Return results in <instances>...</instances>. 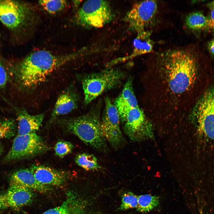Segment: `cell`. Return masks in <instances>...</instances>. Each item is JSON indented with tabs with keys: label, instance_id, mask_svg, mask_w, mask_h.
<instances>
[{
	"label": "cell",
	"instance_id": "obj_5",
	"mask_svg": "<svg viewBox=\"0 0 214 214\" xmlns=\"http://www.w3.org/2000/svg\"><path fill=\"white\" fill-rule=\"evenodd\" d=\"M114 15L109 2L104 0L85 1L77 12V24L87 28H100L111 21Z\"/></svg>",
	"mask_w": 214,
	"mask_h": 214
},
{
	"label": "cell",
	"instance_id": "obj_21",
	"mask_svg": "<svg viewBox=\"0 0 214 214\" xmlns=\"http://www.w3.org/2000/svg\"><path fill=\"white\" fill-rule=\"evenodd\" d=\"M138 211L142 212H149L157 207L159 204V198L156 196L144 194L138 196Z\"/></svg>",
	"mask_w": 214,
	"mask_h": 214
},
{
	"label": "cell",
	"instance_id": "obj_9",
	"mask_svg": "<svg viewBox=\"0 0 214 214\" xmlns=\"http://www.w3.org/2000/svg\"><path fill=\"white\" fill-rule=\"evenodd\" d=\"M121 122L125 133L133 141H139L153 137L152 125L139 107L130 110Z\"/></svg>",
	"mask_w": 214,
	"mask_h": 214
},
{
	"label": "cell",
	"instance_id": "obj_30",
	"mask_svg": "<svg viewBox=\"0 0 214 214\" xmlns=\"http://www.w3.org/2000/svg\"><path fill=\"white\" fill-rule=\"evenodd\" d=\"M207 6L211 10H214V1L208 3L207 4Z\"/></svg>",
	"mask_w": 214,
	"mask_h": 214
},
{
	"label": "cell",
	"instance_id": "obj_31",
	"mask_svg": "<svg viewBox=\"0 0 214 214\" xmlns=\"http://www.w3.org/2000/svg\"><path fill=\"white\" fill-rule=\"evenodd\" d=\"M3 150V147L2 145L0 144V155L1 154Z\"/></svg>",
	"mask_w": 214,
	"mask_h": 214
},
{
	"label": "cell",
	"instance_id": "obj_16",
	"mask_svg": "<svg viewBox=\"0 0 214 214\" xmlns=\"http://www.w3.org/2000/svg\"><path fill=\"white\" fill-rule=\"evenodd\" d=\"M17 112V135L35 132L39 129L44 119L43 114L32 115L24 109H18Z\"/></svg>",
	"mask_w": 214,
	"mask_h": 214
},
{
	"label": "cell",
	"instance_id": "obj_10",
	"mask_svg": "<svg viewBox=\"0 0 214 214\" xmlns=\"http://www.w3.org/2000/svg\"><path fill=\"white\" fill-rule=\"evenodd\" d=\"M120 119L117 108L110 98L105 99V107L101 119V130L108 141L114 148L123 145L124 139L120 127Z\"/></svg>",
	"mask_w": 214,
	"mask_h": 214
},
{
	"label": "cell",
	"instance_id": "obj_1",
	"mask_svg": "<svg viewBox=\"0 0 214 214\" xmlns=\"http://www.w3.org/2000/svg\"><path fill=\"white\" fill-rule=\"evenodd\" d=\"M197 59L195 53L183 49L169 50L159 54L158 68L166 90L171 95H183L193 85L197 76Z\"/></svg>",
	"mask_w": 214,
	"mask_h": 214
},
{
	"label": "cell",
	"instance_id": "obj_12",
	"mask_svg": "<svg viewBox=\"0 0 214 214\" xmlns=\"http://www.w3.org/2000/svg\"><path fill=\"white\" fill-rule=\"evenodd\" d=\"M34 194L32 190L18 185H10L0 193V210L18 209L30 204Z\"/></svg>",
	"mask_w": 214,
	"mask_h": 214
},
{
	"label": "cell",
	"instance_id": "obj_17",
	"mask_svg": "<svg viewBox=\"0 0 214 214\" xmlns=\"http://www.w3.org/2000/svg\"><path fill=\"white\" fill-rule=\"evenodd\" d=\"M10 185H18L41 193L46 192L49 187L40 184L30 169H19L14 172L10 180Z\"/></svg>",
	"mask_w": 214,
	"mask_h": 214
},
{
	"label": "cell",
	"instance_id": "obj_2",
	"mask_svg": "<svg viewBox=\"0 0 214 214\" xmlns=\"http://www.w3.org/2000/svg\"><path fill=\"white\" fill-rule=\"evenodd\" d=\"M79 53L57 55L46 50L34 51L20 63L13 75L21 88L33 89L45 81L53 71L74 59Z\"/></svg>",
	"mask_w": 214,
	"mask_h": 214
},
{
	"label": "cell",
	"instance_id": "obj_6",
	"mask_svg": "<svg viewBox=\"0 0 214 214\" xmlns=\"http://www.w3.org/2000/svg\"><path fill=\"white\" fill-rule=\"evenodd\" d=\"M48 147L35 132L17 135L5 158L7 161L31 157L45 152Z\"/></svg>",
	"mask_w": 214,
	"mask_h": 214
},
{
	"label": "cell",
	"instance_id": "obj_27",
	"mask_svg": "<svg viewBox=\"0 0 214 214\" xmlns=\"http://www.w3.org/2000/svg\"><path fill=\"white\" fill-rule=\"evenodd\" d=\"M7 80V71L2 62L0 60V90L6 85Z\"/></svg>",
	"mask_w": 214,
	"mask_h": 214
},
{
	"label": "cell",
	"instance_id": "obj_3",
	"mask_svg": "<svg viewBox=\"0 0 214 214\" xmlns=\"http://www.w3.org/2000/svg\"><path fill=\"white\" fill-rule=\"evenodd\" d=\"M99 110L95 107L80 116L64 120L67 130L86 144L99 150L106 147V140L101 126Z\"/></svg>",
	"mask_w": 214,
	"mask_h": 214
},
{
	"label": "cell",
	"instance_id": "obj_4",
	"mask_svg": "<svg viewBox=\"0 0 214 214\" xmlns=\"http://www.w3.org/2000/svg\"><path fill=\"white\" fill-rule=\"evenodd\" d=\"M125 75L123 71L114 68L86 75L82 81L85 104H88L103 93L119 86Z\"/></svg>",
	"mask_w": 214,
	"mask_h": 214
},
{
	"label": "cell",
	"instance_id": "obj_7",
	"mask_svg": "<svg viewBox=\"0 0 214 214\" xmlns=\"http://www.w3.org/2000/svg\"><path fill=\"white\" fill-rule=\"evenodd\" d=\"M158 6L154 0L141 1L134 4L125 18L131 30L138 34L152 26L155 21Z\"/></svg>",
	"mask_w": 214,
	"mask_h": 214
},
{
	"label": "cell",
	"instance_id": "obj_13",
	"mask_svg": "<svg viewBox=\"0 0 214 214\" xmlns=\"http://www.w3.org/2000/svg\"><path fill=\"white\" fill-rule=\"evenodd\" d=\"M30 169L40 184L48 187L62 185L67 177L66 172L44 165H33Z\"/></svg>",
	"mask_w": 214,
	"mask_h": 214
},
{
	"label": "cell",
	"instance_id": "obj_22",
	"mask_svg": "<svg viewBox=\"0 0 214 214\" xmlns=\"http://www.w3.org/2000/svg\"><path fill=\"white\" fill-rule=\"evenodd\" d=\"M39 2L46 11L52 14L62 11L67 5V1L65 0H43L39 1Z\"/></svg>",
	"mask_w": 214,
	"mask_h": 214
},
{
	"label": "cell",
	"instance_id": "obj_28",
	"mask_svg": "<svg viewBox=\"0 0 214 214\" xmlns=\"http://www.w3.org/2000/svg\"><path fill=\"white\" fill-rule=\"evenodd\" d=\"M208 28L214 29V10H211L208 17Z\"/></svg>",
	"mask_w": 214,
	"mask_h": 214
},
{
	"label": "cell",
	"instance_id": "obj_14",
	"mask_svg": "<svg viewBox=\"0 0 214 214\" xmlns=\"http://www.w3.org/2000/svg\"><path fill=\"white\" fill-rule=\"evenodd\" d=\"M79 100L74 86H69L58 97L52 112L49 123L53 122L59 116L67 114L76 109Z\"/></svg>",
	"mask_w": 214,
	"mask_h": 214
},
{
	"label": "cell",
	"instance_id": "obj_8",
	"mask_svg": "<svg viewBox=\"0 0 214 214\" xmlns=\"http://www.w3.org/2000/svg\"><path fill=\"white\" fill-rule=\"evenodd\" d=\"M193 112L199 130L205 136L214 140V87L204 93Z\"/></svg>",
	"mask_w": 214,
	"mask_h": 214
},
{
	"label": "cell",
	"instance_id": "obj_25",
	"mask_svg": "<svg viewBox=\"0 0 214 214\" xmlns=\"http://www.w3.org/2000/svg\"><path fill=\"white\" fill-rule=\"evenodd\" d=\"M73 148V146L70 142L61 140L56 144L54 150L57 156L63 158L71 152Z\"/></svg>",
	"mask_w": 214,
	"mask_h": 214
},
{
	"label": "cell",
	"instance_id": "obj_20",
	"mask_svg": "<svg viewBox=\"0 0 214 214\" xmlns=\"http://www.w3.org/2000/svg\"><path fill=\"white\" fill-rule=\"evenodd\" d=\"M75 161L76 164L87 171H96L100 169L96 158L93 155L84 153L78 155Z\"/></svg>",
	"mask_w": 214,
	"mask_h": 214
},
{
	"label": "cell",
	"instance_id": "obj_23",
	"mask_svg": "<svg viewBox=\"0 0 214 214\" xmlns=\"http://www.w3.org/2000/svg\"><path fill=\"white\" fill-rule=\"evenodd\" d=\"M15 133V124L13 120L8 119L0 122V139L10 138Z\"/></svg>",
	"mask_w": 214,
	"mask_h": 214
},
{
	"label": "cell",
	"instance_id": "obj_26",
	"mask_svg": "<svg viewBox=\"0 0 214 214\" xmlns=\"http://www.w3.org/2000/svg\"><path fill=\"white\" fill-rule=\"evenodd\" d=\"M42 214H71L68 203L64 202L62 205L49 210Z\"/></svg>",
	"mask_w": 214,
	"mask_h": 214
},
{
	"label": "cell",
	"instance_id": "obj_29",
	"mask_svg": "<svg viewBox=\"0 0 214 214\" xmlns=\"http://www.w3.org/2000/svg\"><path fill=\"white\" fill-rule=\"evenodd\" d=\"M208 48L210 52L214 55V39L210 41L208 45Z\"/></svg>",
	"mask_w": 214,
	"mask_h": 214
},
{
	"label": "cell",
	"instance_id": "obj_11",
	"mask_svg": "<svg viewBox=\"0 0 214 214\" xmlns=\"http://www.w3.org/2000/svg\"><path fill=\"white\" fill-rule=\"evenodd\" d=\"M29 10L24 3L11 0H0V21L12 31L21 29L26 24Z\"/></svg>",
	"mask_w": 214,
	"mask_h": 214
},
{
	"label": "cell",
	"instance_id": "obj_15",
	"mask_svg": "<svg viewBox=\"0 0 214 214\" xmlns=\"http://www.w3.org/2000/svg\"><path fill=\"white\" fill-rule=\"evenodd\" d=\"M114 104L118 111L121 122L124 119L130 110L139 107L131 78L126 81L121 93L115 100Z\"/></svg>",
	"mask_w": 214,
	"mask_h": 214
},
{
	"label": "cell",
	"instance_id": "obj_19",
	"mask_svg": "<svg viewBox=\"0 0 214 214\" xmlns=\"http://www.w3.org/2000/svg\"><path fill=\"white\" fill-rule=\"evenodd\" d=\"M185 24L191 30L197 31L208 28V19L202 12H195L190 13L185 17Z\"/></svg>",
	"mask_w": 214,
	"mask_h": 214
},
{
	"label": "cell",
	"instance_id": "obj_18",
	"mask_svg": "<svg viewBox=\"0 0 214 214\" xmlns=\"http://www.w3.org/2000/svg\"><path fill=\"white\" fill-rule=\"evenodd\" d=\"M151 32L146 30L137 34L134 42V49L130 57L152 52L153 44L150 38Z\"/></svg>",
	"mask_w": 214,
	"mask_h": 214
},
{
	"label": "cell",
	"instance_id": "obj_24",
	"mask_svg": "<svg viewBox=\"0 0 214 214\" xmlns=\"http://www.w3.org/2000/svg\"><path fill=\"white\" fill-rule=\"evenodd\" d=\"M138 204V197L131 192H127L122 195L121 204L119 209L124 210L137 208Z\"/></svg>",
	"mask_w": 214,
	"mask_h": 214
}]
</instances>
